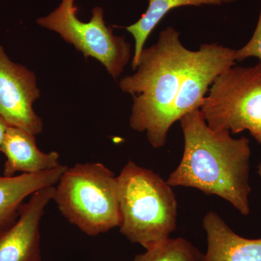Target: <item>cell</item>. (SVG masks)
<instances>
[{
  "mask_svg": "<svg viewBox=\"0 0 261 261\" xmlns=\"http://www.w3.org/2000/svg\"><path fill=\"white\" fill-rule=\"evenodd\" d=\"M179 121L185 147L179 164L166 181L168 185L218 196L248 216L250 140L245 137L233 138L227 130L213 129L200 109L187 113Z\"/></svg>",
  "mask_w": 261,
  "mask_h": 261,
  "instance_id": "1",
  "label": "cell"
},
{
  "mask_svg": "<svg viewBox=\"0 0 261 261\" xmlns=\"http://www.w3.org/2000/svg\"><path fill=\"white\" fill-rule=\"evenodd\" d=\"M193 53L182 44L180 33L168 27L156 44L144 48L135 73L120 82L121 90L133 97L130 127L145 132L154 148L166 144L170 113Z\"/></svg>",
  "mask_w": 261,
  "mask_h": 261,
  "instance_id": "2",
  "label": "cell"
},
{
  "mask_svg": "<svg viewBox=\"0 0 261 261\" xmlns=\"http://www.w3.org/2000/svg\"><path fill=\"white\" fill-rule=\"evenodd\" d=\"M117 179L122 234L146 250L169 239L176 228L178 205L167 181L132 161Z\"/></svg>",
  "mask_w": 261,
  "mask_h": 261,
  "instance_id": "3",
  "label": "cell"
},
{
  "mask_svg": "<svg viewBox=\"0 0 261 261\" xmlns=\"http://www.w3.org/2000/svg\"><path fill=\"white\" fill-rule=\"evenodd\" d=\"M53 201L70 224L94 237L121 224L117 176L101 163L67 168L56 185Z\"/></svg>",
  "mask_w": 261,
  "mask_h": 261,
  "instance_id": "4",
  "label": "cell"
},
{
  "mask_svg": "<svg viewBox=\"0 0 261 261\" xmlns=\"http://www.w3.org/2000/svg\"><path fill=\"white\" fill-rule=\"evenodd\" d=\"M201 114L209 127L238 134L247 130L261 144V63L231 66L216 78Z\"/></svg>",
  "mask_w": 261,
  "mask_h": 261,
  "instance_id": "5",
  "label": "cell"
},
{
  "mask_svg": "<svg viewBox=\"0 0 261 261\" xmlns=\"http://www.w3.org/2000/svg\"><path fill=\"white\" fill-rule=\"evenodd\" d=\"M75 0H62L61 4L37 23L44 28L59 34L86 59L95 58L100 62L114 80L123 73L130 58V45L123 37L115 35L113 29L106 25L104 10L95 7L88 22L77 16Z\"/></svg>",
  "mask_w": 261,
  "mask_h": 261,
  "instance_id": "6",
  "label": "cell"
},
{
  "mask_svg": "<svg viewBox=\"0 0 261 261\" xmlns=\"http://www.w3.org/2000/svg\"><path fill=\"white\" fill-rule=\"evenodd\" d=\"M39 96L35 73L12 61L0 44V116L10 126L39 135L43 121L33 108Z\"/></svg>",
  "mask_w": 261,
  "mask_h": 261,
  "instance_id": "7",
  "label": "cell"
},
{
  "mask_svg": "<svg viewBox=\"0 0 261 261\" xmlns=\"http://www.w3.org/2000/svg\"><path fill=\"white\" fill-rule=\"evenodd\" d=\"M235 49L216 43L202 44L198 50L194 51L170 113V126L187 113L200 109L209 87L235 65Z\"/></svg>",
  "mask_w": 261,
  "mask_h": 261,
  "instance_id": "8",
  "label": "cell"
},
{
  "mask_svg": "<svg viewBox=\"0 0 261 261\" xmlns=\"http://www.w3.org/2000/svg\"><path fill=\"white\" fill-rule=\"evenodd\" d=\"M56 186L34 192L14 223L0 228V261H41L40 224Z\"/></svg>",
  "mask_w": 261,
  "mask_h": 261,
  "instance_id": "9",
  "label": "cell"
},
{
  "mask_svg": "<svg viewBox=\"0 0 261 261\" xmlns=\"http://www.w3.org/2000/svg\"><path fill=\"white\" fill-rule=\"evenodd\" d=\"M0 152L6 157L3 176L8 177L19 172H44L61 166L58 152H43L37 147L35 136L17 127H8Z\"/></svg>",
  "mask_w": 261,
  "mask_h": 261,
  "instance_id": "10",
  "label": "cell"
},
{
  "mask_svg": "<svg viewBox=\"0 0 261 261\" xmlns=\"http://www.w3.org/2000/svg\"><path fill=\"white\" fill-rule=\"evenodd\" d=\"M202 226L207 241L204 261H261V239L237 234L214 211L204 216Z\"/></svg>",
  "mask_w": 261,
  "mask_h": 261,
  "instance_id": "11",
  "label": "cell"
},
{
  "mask_svg": "<svg viewBox=\"0 0 261 261\" xmlns=\"http://www.w3.org/2000/svg\"><path fill=\"white\" fill-rule=\"evenodd\" d=\"M66 166L37 173H22L18 176L0 175V228L7 227L18 219L23 200L34 192L56 186Z\"/></svg>",
  "mask_w": 261,
  "mask_h": 261,
  "instance_id": "12",
  "label": "cell"
},
{
  "mask_svg": "<svg viewBox=\"0 0 261 261\" xmlns=\"http://www.w3.org/2000/svg\"><path fill=\"white\" fill-rule=\"evenodd\" d=\"M237 1L238 0H148V7L145 13L136 23L125 28L133 36L135 41L132 68L134 70L137 68L147 38L171 10L180 7L222 5Z\"/></svg>",
  "mask_w": 261,
  "mask_h": 261,
  "instance_id": "13",
  "label": "cell"
},
{
  "mask_svg": "<svg viewBox=\"0 0 261 261\" xmlns=\"http://www.w3.org/2000/svg\"><path fill=\"white\" fill-rule=\"evenodd\" d=\"M137 255L133 261H204L199 249L182 238L168 239L153 248Z\"/></svg>",
  "mask_w": 261,
  "mask_h": 261,
  "instance_id": "14",
  "label": "cell"
},
{
  "mask_svg": "<svg viewBox=\"0 0 261 261\" xmlns=\"http://www.w3.org/2000/svg\"><path fill=\"white\" fill-rule=\"evenodd\" d=\"M236 61H243L248 58H257L261 60V0L260 13L255 32L251 39L244 47L236 50Z\"/></svg>",
  "mask_w": 261,
  "mask_h": 261,
  "instance_id": "15",
  "label": "cell"
},
{
  "mask_svg": "<svg viewBox=\"0 0 261 261\" xmlns=\"http://www.w3.org/2000/svg\"><path fill=\"white\" fill-rule=\"evenodd\" d=\"M8 126H9V125L5 121L4 118L0 116V148H1L2 144H3V140H4L5 133H6L7 128Z\"/></svg>",
  "mask_w": 261,
  "mask_h": 261,
  "instance_id": "16",
  "label": "cell"
},
{
  "mask_svg": "<svg viewBox=\"0 0 261 261\" xmlns=\"http://www.w3.org/2000/svg\"><path fill=\"white\" fill-rule=\"evenodd\" d=\"M258 168V169H257V173H258L259 176L261 177V162L260 164H259L258 168Z\"/></svg>",
  "mask_w": 261,
  "mask_h": 261,
  "instance_id": "17",
  "label": "cell"
}]
</instances>
